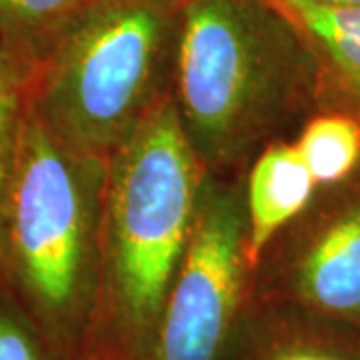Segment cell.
Wrapping results in <instances>:
<instances>
[{
	"label": "cell",
	"instance_id": "obj_1",
	"mask_svg": "<svg viewBox=\"0 0 360 360\" xmlns=\"http://www.w3.org/2000/svg\"><path fill=\"white\" fill-rule=\"evenodd\" d=\"M182 2L94 0L26 90L28 112L70 153L106 165L158 104Z\"/></svg>",
	"mask_w": 360,
	"mask_h": 360
},
{
	"label": "cell",
	"instance_id": "obj_2",
	"mask_svg": "<svg viewBox=\"0 0 360 360\" xmlns=\"http://www.w3.org/2000/svg\"><path fill=\"white\" fill-rule=\"evenodd\" d=\"M310 65L307 44L266 0H184L176 108L200 162H226L269 130Z\"/></svg>",
	"mask_w": 360,
	"mask_h": 360
},
{
	"label": "cell",
	"instance_id": "obj_3",
	"mask_svg": "<svg viewBox=\"0 0 360 360\" xmlns=\"http://www.w3.org/2000/svg\"><path fill=\"white\" fill-rule=\"evenodd\" d=\"M108 165L104 252L112 292L124 322L146 333L188 245L205 165L168 101L144 116Z\"/></svg>",
	"mask_w": 360,
	"mask_h": 360
},
{
	"label": "cell",
	"instance_id": "obj_4",
	"mask_svg": "<svg viewBox=\"0 0 360 360\" xmlns=\"http://www.w3.org/2000/svg\"><path fill=\"white\" fill-rule=\"evenodd\" d=\"M96 168L26 108L0 205V272L51 326L66 324L82 302Z\"/></svg>",
	"mask_w": 360,
	"mask_h": 360
},
{
	"label": "cell",
	"instance_id": "obj_5",
	"mask_svg": "<svg viewBox=\"0 0 360 360\" xmlns=\"http://www.w3.org/2000/svg\"><path fill=\"white\" fill-rule=\"evenodd\" d=\"M246 234V210L236 194L202 186L160 314L158 360H217L248 266Z\"/></svg>",
	"mask_w": 360,
	"mask_h": 360
},
{
	"label": "cell",
	"instance_id": "obj_6",
	"mask_svg": "<svg viewBox=\"0 0 360 360\" xmlns=\"http://www.w3.org/2000/svg\"><path fill=\"white\" fill-rule=\"evenodd\" d=\"M296 290L319 312L360 319V202L336 214L296 269Z\"/></svg>",
	"mask_w": 360,
	"mask_h": 360
},
{
	"label": "cell",
	"instance_id": "obj_7",
	"mask_svg": "<svg viewBox=\"0 0 360 360\" xmlns=\"http://www.w3.org/2000/svg\"><path fill=\"white\" fill-rule=\"evenodd\" d=\"M316 180L296 144L269 146L250 172L246 196V260L255 266L272 236L309 205Z\"/></svg>",
	"mask_w": 360,
	"mask_h": 360
},
{
	"label": "cell",
	"instance_id": "obj_8",
	"mask_svg": "<svg viewBox=\"0 0 360 360\" xmlns=\"http://www.w3.org/2000/svg\"><path fill=\"white\" fill-rule=\"evenodd\" d=\"M92 2L0 0V56L25 94Z\"/></svg>",
	"mask_w": 360,
	"mask_h": 360
},
{
	"label": "cell",
	"instance_id": "obj_9",
	"mask_svg": "<svg viewBox=\"0 0 360 360\" xmlns=\"http://www.w3.org/2000/svg\"><path fill=\"white\" fill-rule=\"evenodd\" d=\"M307 44L314 63L360 98V6L319 0H266Z\"/></svg>",
	"mask_w": 360,
	"mask_h": 360
},
{
	"label": "cell",
	"instance_id": "obj_10",
	"mask_svg": "<svg viewBox=\"0 0 360 360\" xmlns=\"http://www.w3.org/2000/svg\"><path fill=\"white\" fill-rule=\"evenodd\" d=\"M296 148L316 182H336L360 160V124L345 115L319 116L304 129Z\"/></svg>",
	"mask_w": 360,
	"mask_h": 360
},
{
	"label": "cell",
	"instance_id": "obj_11",
	"mask_svg": "<svg viewBox=\"0 0 360 360\" xmlns=\"http://www.w3.org/2000/svg\"><path fill=\"white\" fill-rule=\"evenodd\" d=\"M25 90L0 56V205L13 167L14 148L25 118Z\"/></svg>",
	"mask_w": 360,
	"mask_h": 360
},
{
	"label": "cell",
	"instance_id": "obj_12",
	"mask_svg": "<svg viewBox=\"0 0 360 360\" xmlns=\"http://www.w3.org/2000/svg\"><path fill=\"white\" fill-rule=\"evenodd\" d=\"M0 360H42L37 338L6 304H0Z\"/></svg>",
	"mask_w": 360,
	"mask_h": 360
},
{
	"label": "cell",
	"instance_id": "obj_13",
	"mask_svg": "<svg viewBox=\"0 0 360 360\" xmlns=\"http://www.w3.org/2000/svg\"><path fill=\"white\" fill-rule=\"evenodd\" d=\"M262 360H360L359 356H352L348 352L336 350L322 345L312 342H295V345H284L274 348L270 354Z\"/></svg>",
	"mask_w": 360,
	"mask_h": 360
},
{
	"label": "cell",
	"instance_id": "obj_14",
	"mask_svg": "<svg viewBox=\"0 0 360 360\" xmlns=\"http://www.w3.org/2000/svg\"><path fill=\"white\" fill-rule=\"evenodd\" d=\"M324 4H336V6H360V0H319Z\"/></svg>",
	"mask_w": 360,
	"mask_h": 360
}]
</instances>
